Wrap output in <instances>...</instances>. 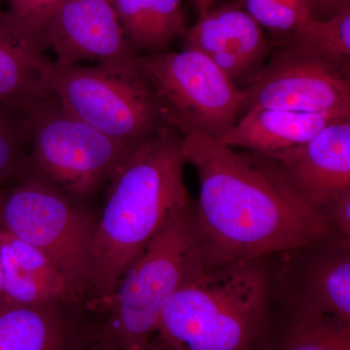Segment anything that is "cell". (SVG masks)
I'll return each mask as SVG.
<instances>
[{
  "mask_svg": "<svg viewBox=\"0 0 350 350\" xmlns=\"http://www.w3.org/2000/svg\"><path fill=\"white\" fill-rule=\"evenodd\" d=\"M200 182L196 202L206 271L271 256L335 232L288 185L275 163L200 133L182 137Z\"/></svg>",
  "mask_w": 350,
  "mask_h": 350,
  "instance_id": "6da1fadb",
  "label": "cell"
},
{
  "mask_svg": "<svg viewBox=\"0 0 350 350\" xmlns=\"http://www.w3.org/2000/svg\"><path fill=\"white\" fill-rule=\"evenodd\" d=\"M185 163L180 133L165 125L113 175L92 247L88 299L94 308L105 312L133 260L194 200L184 179Z\"/></svg>",
  "mask_w": 350,
  "mask_h": 350,
  "instance_id": "7a4b0ae2",
  "label": "cell"
},
{
  "mask_svg": "<svg viewBox=\"0 0 350 350\" xmlns=\"http://www.w3.org/2000/svg\"><path fill=\"white\" fill-rule=\"evenodd\" d=\"M271 310L268 257L239 261L184 284L156 334L174 350H265Z\"/></svg>",
  "mask_w": 350,
  "mask_h": 350,
  "instance_id": "3957f363",
  "label": "cell"
},
{
  "mask_svg": "<svg viewBox=\"0 0 350 350\" xmlns=\"http://www.w3.org/2000/svg\"><path fill=\"white\" fill-rule=\"evenodd\" d=\"M204 271L193 200L157 232L122 276L105 308V349L135 350L146 345L172 296Z\"/></svg>",
  "mask_w": 350,
  "mask_h": 350,
  "instance_id": "277c9868",
  "label": "cell"
},
{
  "mask_svg": "<svg viewBox=\"0 0 350 350\" xmlns=\"http://www.w3.org/2000/svg\"><path fill=\"white\" fill-rule=\"evenodd\" d=\"M96 218L84 202L32 172L0 187V229L52 258L88 304Z\"/></svg>",
  "mask_w": 350,
  "mask_h": 350,
  "instance_id": "5b68a950",
  "label": "cell"
},
{
  "mask_svg": "<svg viewBox=\"0 0 350 350\" xmlns=\"http://www.w3.org/2000/svg\"><path fill=\"white\" fill-rule=\"evenodd\" d=\"M47 82L76 118L126 146L137 147L169 125L139 66L51 63Z\"/></svg>",
  "mask_w": 350,
  "mask_h": 350,
  "instance_id": "8992f818",
  "label": "cell"
},
{
  "mask_svg": "<svg viewBox=\"0 0 350 350\" xmlns=\"http://www.w3.org/2000/svg\"><path fill=\"white\" fill-rule=\"evenodd\" d=\"M25 113L31 131L29 172L82 202L109 183L135 148L76 118L52 93Z\"/></svg>",
  "mask_w": 350,
  "mask_h": 350,
  "instance_id": "52a82bcc",
  "label": "cell"
},
{
  "mask_svg": "<svg viewBox=\"0 0 350 350\" xmlns=\"http://www.w3.org/2000/svg\"><path fill=\"white\" fill-rule=\"evenodd\" d=\"M138 66L165 122L181 137L200 133L218 140L237 123L243 90L199 51L138 55Z\"/></svg>",
  "mask_w": 350,
  "mask_h": 350,
  "instance_id": "ba28073f",
  "label": "cell"
},
{
  "mask_svg": "<svg viewBox=\"0 0 350 350\" xmlns=\"http://www.w3.org/2000/svg\"><path fill=\"white\" fill-rule=\"evenodd\" d=\"M271 301L350 324V239L331 232L268 257Z\"/></svg>",
  "mask_w": 350,
  "mask_h": 350,
  "instance_id": "9c48e42d",
  "label": "cell"
},
{
  "mask_svg": "<svg viewBox=\"0 0 350 350\" xmlns=\"http://www.w3.org/2000/svg\"><path fill=\"white\" fill-rule=\"evenodd\" d=\"M271 55L269 63L243 90L245 98L241 110H350V71L312 59Z\"/></svg>",
  "mask_w": 350,
  "mask_h": 350,
  "instance_id": "30bf717a",
  "label": "cell"
},
{
  "mask_svg": "<svg viewBox=\"0 0 350 350\" xmlns=\"http://www.w3.org/2000/svg\"><path fill=\"white\" fill-rule=\"evenodd\" d=\"M55 64L75 66L82 61L105 66L138 68L118 15L109 0H64L43 29Z\"/></svg>",
  "mask_w": 350,
  "mask_h": 350,
  "instance_id": "8fae6325",
  "label": "cell"
},
{
  "mask_svg": "<svg viewBox=\"0 0 350 350\" xmlns=\"http://www.w3.org/2000/svg\"><path fill=\"white\" fill-rule=\"evenodd\" d=\"M105 312L86 303L0 301V350H105Z\"/></svg>",
  "mask_w": 350,
  "mask_h": 350,
  "instance_id": "7c38bea8",
  "label": "cell"
},
{
  "mask_svg": "<svg viewBox=\"0 0 350 350\" xmlns=\"http://www.w3.org/2000/svg\"><path fill=\"white\" fill-rule=\"evenodd\" d=\"M268 158L294 192L319 213L350 190V119L335 122L305 144Z\"/></svg>",
  "mask_w": 350,
  "mask_h": 350,
  "instance_id": "4fadbf2b",
  "label": "cell"
},
{
  "mask_svg": "<svg viewBox=\"0 0 350 350\" xmlns=\"http://www.w3.org/2000/svg\"><path fill=\"white\" fill-rule=\"evenodd\" d=\"M186 47L208 57L234 84L250 85L271 54L261 25L239 6L208 10L186 33Z\"/></svg>",
  "mask_w": 350,
  "mask_h": 350,
  "instance_id": "5bb4252c",
  "label": "cell"
},
{
  "mask_svg": "<svg viewBox=\"0 0 350 350\" xmlns=\"http://www.w3.org/2000/svg\"><path fill=\"white\" fill-rule=\"evenodd\" d=\"M43 31L0 11V107L25 112L50 94Z\"/></svg>",
  "mask_w": 350,
  "mask_h": 350,
  "instance_id": "9a60e30c",
  "label": "cell"
},
{
  "mask_svg": "<svg viewBox=\"0 0 350 350\" xmlns=\"http://www.w3.org/2000/svg\"><path fill=\"white\" fill-rule=\"evenodd\" d=\"M0 267L3 301L7 303L23 306L88 304L76 296L68 278L52 258L2 229Z\"/></svg>",
  "mask_w": 350,
  "mask_h": 350,
  "instance_id": "2e32d148",
  "label": "cell"
},
{
  "mask_svg": "<svg viewBox=\"0 0 350 350\" xmlns=\"http://www.w3.org/2000/svg\"><path fill=\"white\" fill-rule=\"evenodd\" d=\"M350 119V110L299 112L253 108L217 142L271 157L312 139L327 126Z\"/></svg>",
  "mask_w": 350,
  "mask_h": 350,
  "instance_id": "e0dca14e",
  "label": "cell"
},
{
  "mask_svg": "<svg viewBox=\"0 0 350 350\" xmlns=\"http://www.w3.org/2000/svg\"><path fill=\"white\" fill-rule=\"evenodd\" d=\"M183 0H113L126 40L137 55L167 51L187 33Z\"/></svg>",
  "mask_w": 350,
  "mask_h": 350,
  "instance_id": "ac0fdd59",
  "label": "cell"
},
{
  "mask_svg": "<svg viewBox=\"0 0 350 350\" xmlns=\"http://www.w3.org/2000/svg\"><path fill=\"white\" fill-rule=\"evenodd\" d=\"M265 350H350V324L337 319L271 303Z\"/></svg>",
  "mask_w": 350,
  "mask_h": 350,
  "instance_id": "d6986e66",
  "label": "cell"
},
{
  "mask_svg": "<svg viewBox=\"0 0 350 350\" xmlns=\"http://www.w3.org/2000/svg\"><path fill=\"white\" fill-rule=\"evenodd\" d=\"M271 53L350 71V10L328 20L306 21L289 38L271 45Z\"/></svg>",
  "mask_w": 350,
  "mask_h": 350,
  "instance_id": "ffe728a7",
  "label": "cell"
},
{
  "mask_svg": "<svg viewBox=\"0 0 350 350\" xmlns=\"http://www.w3.org/2000/svg\"><path fill=\"white\" fill-rule=\"evenodd\" d=\"M31 131L25 113L0 107V187L29 172Z\"/></svg>",
  "mask_w": 350,
  "mask_h": 350,
  "instance_id": "44dd1931",
  "label": "cell"
},
{
  "mask_svg": "<svg viewBox=\"0 0 350 350\" xmlns=\"http://www.w3.org/2000/svg\"><path fill=\"white\" fill-rule=\"evenodd\" d=\"M244 9L282 42L310 20L305 0H243Z\"/></svg>",
  "mask_w": 350,
  "mask_h": 350,
  "instance_id": "7402d4cb",
  "label": "cell"
},
{
  "mask_svg": "<svg viewBox=\"0 0 350 350\" xmlns=\"http://www.w3.org/2000/svg\"><path fill=\"white\" fill-rule=\"evenodd\" d=\"M64 0H11L12 13L33 29L43 31L51 16Z\"/></svg>",
  "mask_w": 350,
  "mask_h": 350,
  "instance_id": "603a6c76",
  "label": "cell"
},
{
  "mask_svg": "<svg viewBox=\"0 0 350 350\" xmlns=\"http://www.w3.org/2000/svg\"><path fill=\"white\" fill-rule=\"evenodd\" d=\"M319 213L334 231L350 239V190L340 193L327 202Z\"/></svg>",
  "mask_w": 350,
  "mask_h": 350,
  "instance_id": "cb8c5ba5",
  "label": "cell"
},
{
  "mask_svg": "<svg viewBox=\"0 0 350 350\" xmlns=\"http://www.w3.org/2000/svg\"><path fill=\"white\" fill-rule=\"evenodd\" d=\"M310 20H328L350 10V0H305Z\"/></svg>",
  "mask_w": 350,
  "mask_h": 350,
  "instance_id": "d4e9b609",
  "label": "cell"
},
{
  "mask_svg": "<svg viewBox=\"0 0 350 350\" xmlns=\"http://www.w3.org/2000/svg\"><path fill=\"white\" fill-rule=\"evenodd\" d=\"M135 350H174L162 337L155 334L144 347Z\"/></svg>",
  "mask_w": 350,
  "mask_h": 350,
  "instance_id": "484cf974",
  "label": "cell"
},
{
  "mask_svg": "<svg viewBox=\"0 0 350 350\" xmlns=\"http://www.w3.org/2000/svg\"><path fill=\"white\" fill-rule=\"evenodd\" d=\"M190 1L192 2L197 12L199 13V16H202L207 11L211 10V7L216 0H190Z\"/></svg>",
  "mask_w": 350,
  "mask_h": 350,
  "instance_id": "4316f807",
  "label": "cell"
},
{
  "mask_svg": "<svg viewBox=\"0 0 350 350\" xmlns=\"http://www.w3.org/2000/svg\"><path fill=\"white\" fill-rule=\"evenodd\" d=\"M3 301V278H2L1 267H0V301Z\"/></svg>",
  "mask_w": 350,
  "mask_h": 350,
  "instance_id": "83f0119b",
  "label": "cell"
},
{
  "mask_svg": "<svg viewBox=\"0 0 350 350\" xmlns=\"http://www.w3.org/2000/svg\"><path fill=\"white\" fill-rule=\"evenodd\" d=\"M109 1H111V2H112V1H113V0H109Z\"/></svg>",
  "mask_w": 350,
  "mask_h": 350,
  "instance_id": "f1b7e54d",
  "label": "cell"
}]
</instances>
